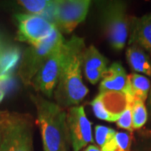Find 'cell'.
Wrapping results in <instances>:
<instances>
[{
	"label": "cell",
	"instance_id": "1",
	"mask_svg": "<svg viewBox=\"0 0 151 151\" xmlns=\"http://www.w3.org/2000/svg\"><path fill=\"white\" fill-rule=\"evenodd\" d=\"M70 40V54L54 91L56 103L63 108L80 103L88 93L81 76L83 54L86 50L84 40L73 36Z\"/></svg>",
	"mask_w": 151,
	"mask_h": 151
},
{
	"label": "cell",
	"instance_id": "2",
	"mask_svg": "<svg viewBox=\"0 0 151 151\" xmlns=\"http://www.w3.org/2000/svg\"><path fill=\"white\" fill-rule=\"evenodd\" d=\"M37 110L44 151H67L70 134L65 108L40 96H33Z\"/></svg>",
	"mask_w": 151,
	"mask_h": 151
},
{
	"label": "cell",
	"instance_id": "3",
	"mask_svg": "<svg viewBox=\"0 0 151 151\" xmlns=\"http://www.w3.org/2000/svg\"><path fill=\"white\" fill-rule=\"evenodd\" d=\"M65 41L62 34L56 28L50 36L43 42L36 45H30V47L27 49L19 71V75L24 84H31L34 77L49 57Z\"/></svg>",
	"mask_w": 151,
	"mask_h": 151
},
{
	"label": "cell",
	"instance_id": "4",
	"mask_svg": "<svg viewBox=\"0 0 151 151\" xmlns=\"http://www.w3.org/2000/svg\"><path fill=\"white\" fill-rule=\"evenodd\" d=\"M105 35L111 47L115 50L124 48L129 35V20L123 2H107L102 14Z\"/></svg>",
	"mask_w": 151,
	"mask_h": 151
},
{
	"label": "cell",
	"instance_id": "5",
	"mask_svg": "<svg viewBox=\"0 0 151 151\" xmlns=\"http://www.w3.org/2000/svg\"><path fill=\"white\" fill-rule=\"evenodd\" d=\"M70 51V40H68L49 57L31 82L36 91L42 92L48 97L52 96Z\"/></svg>",
	"mask_w": 151,
	"mask_h": 151
},
{
	"label": "cell",
	"instance_id": "6",
	"mask_svg": "<svg viewBox=\"0 0 151 151\" xmlns=\"http://www.w3.org/2000/svg\"><path fill=\"white\" fill-rule=\"evenodd\" d=\"M90 5L89 0H55L52 23L61 34H70L86 19Z\"/></svg>",
	"mask_w": 151,
	"mask_h": 151
},
{
	"label": "cell",
	"instance_id": "7",
	"mask_svg": "<svg viewBox=\"0 0 151 151\" xmlns=\"http://www.w3.org/2000/svg\"><path fill=\"white\" fill-rule=\"evenodd\" d=\"M18 24L17 40L30 45H39L45 40L56 29L55 25L44 17L31 14L15 15Z\"/></svg>",
	"mask_w": 151,
	"mask_h": 151
},
{
	"label": "cell",
	"instance_id": "8",
	"mask_svg": "<svg viewBox=\"0 0 151 151\" xmlns=\"http://www.w3.org/2000/svg\"><path fill=\"white\" fill-rule=\"evenodd\" d=\"M4 138L7 151H33L32 125L25 115L9 114Z\"/></svg>",
	"mask_w": 151,
	"mask_h": 151
},
{
	"label": "cell",
	"instance_id": "9",
	"mask_svg": "<svg viewBox=\"0 0 151 151\" xmlns=\"http://www.w3.org/2000/svg\"><path fill=\"white\" fill-rule=\"evenodd\" d=\"M131 95L120 92H103L91 103L97 119L107 122H117L129 103L134 102Z\"/></svg>",
	"mask_w": 151,
	"mask_h": 151
},
{
	"label": "cell",
	"instance_id": "10",
	"mask_svg": "<svg viewBox=\"0 0 151 151\" xmlns=\"http://www.w3.org/2000/svg\"><path fill=\"white\" fill-rule=\"evenodd\" d=\"M67 125L73 151H80L94 143L92 123L87 119L83 106H73L68 109Z\"/></svg>",
	"mask_w": 151,
	"mask_h": 151
},
{
	"label": "cell",
	"instance_id": "11",
	"mask_svg": "<svg viewBox=\"0 0 151 151\" xmlns=\"http://www.w3.org/2000/svg\"><path fill=\"white\" fill-rule=\"evenodd\" d=\"M102 78L99 87L100 93L120 92L131 95L128 75L124 66L119 62H114L108 67Z\"/></svg>",
	"mask_w": 151,
	"mask_h": 151
},
{
	"label": "cell",
	"instance_id": "12",
	"mask_svg": "<svg viewBox=\"0 0 151 151\" xmlns=\"http://www.w3.org/2000/svg\"><path fill=\"white\" fill-rule=\"evenodd\" d=\"M130 37L129 44L145 49L151 56V14L133 17L129 19Z\"/></svg>",
	"mask_w": 151,
	"mask_h": 151
},
{
	"label": "cell",
	"instance_id": "13",
	"mask_svg": "<svg viewBox=\"0 0 151 151\" xmlns=\"http://www.w3.org/2000/svg\"><path fill=\"white\" fill-rule=\"evenodd\" d=\"M82 65L86 79L90 83L96 84L108 69V60L94 45H90L84 51Z\"/></svg>",
	"mask_w": 151,
	"mask_h": 151
},
{
	"label": "cell",
	"instance_id": "14",
	"mask_svg": "<svg viewBox=\"0 0 151 151\" xmlns=\"http://www.w3.org/2000/svg\"><path fill=\"white\" fill-rule=\"evenodd\" d=\"M126 56L129 65L134 71L151 76V60L139 46L131 45L127 49Z\"/></svg>",
	"mask_w": 151,
	"mask_h": 151
},
{
	"label": "cell",
	"instance_id": "15",
	"mask_svg": "<svg viewBox=\"0 0 151 151\" xmlns=\"http://www.w3.org/2000/svg\"><path fill=\"white\" fill-rule=\"evenodd\" d=\"M17 3L29 14L44 17L51 23L53 21L55 4V0H20Z\"/></svg>",
	"mask_w": 151,
	"mask_h": 151
},
{
	"label": "cell",
	"instance_id": "16",
	"mask_svg": "<svg viewBox=\"0 0 151 151\" xmlns=\"http://www.w3.org/2000/svg\"><path fill=\"white\" fill-rule=\"evenodd\" d=\"M131 95L135 100L145 102L150 91V81L145 76L131 73L128 76Z\"/></svg>",
	"mask_w": 151,
	"mask_h": 151
},
{
	"label": "cell",
	"instance_id": "17",
	"mask_svg": "<svg viewBox=\"0 0 151 151\" xmlns=\"http://www.w3.org/2000/svg\"><path fill=\"white\" fill-rule=\"evenodd\" d=\"M19 59L20 51L17 47L10 46L4 49L0 56V76L9 75V72L14 69Z\"/></svg>",
	"mask_w": 151,
	"mask_h": 151
},
{
	"label": "cell",
	"instance_id": "18",
	"mask_svg": "<svg viewBox=\"0 0 151 151\" xmlns=\"http://www.w3.org/2000/svg\"><path fill=\"white\" fill-rule=\"evenodd\" d=\"M131 135L127 132H117L111 140L101 148L103 151H129Z\"/></svg>",
	"mask_w": 151,
	"mask_h": 151
},
{
	"label": "cell",
	"instance_id": "19",
	"mask_svg": "<svg viewBox=\"0 0 151 151\" xmlns=\"http://www.w3.org/2000/svg\"><path fill=\"white\" fill-rule=\"evenodd\" d=\"M132 119L134 129H139L145 126L148 120V112L145 102L134 100L132 105Z\"/></svg>",
	"mask_w": 151,
	"mask_h": 151
},
{
	"label": "cell",
	"instance_id": "20",
	"mask_svg": "<svg viewBox=\"0 0 151 151\" xmlns=\"http://www.w3.org/2000/svg\"><path fill=\"white\" fill-rule=\"evenodd\" d=\"M117 133L116 130L103 125H97L95 127V139L100 148H103L106 144L113 139Z\"/></svg>",
	"mask_w": 151,
	"mask_h": 151
},
{
	"label": "cell",
	"instance_id": "21",
	"mask_svg": "<svg viewBox=\"0 0 151 151\" xmlns=\"http://www.w3.org/2000/svg\"><path fill=\"white\" fill-rule=\"evenodd\" d=\"M132 105L133 102L129 103L127 108H125L118 121L116 122L117 126L122 129L133 131V119H132Z\"/></svg>",
	"mask_w": 151,
	"mask_h": 151
},
{
	"label": "cell",
	"instance_id": "22",
	"mask_svg": "<svg viewBox=\"0 0 151 151\" xmlns=\"http://www.w3.org/2000/svg\"><path fill=\"white\" fill-rule=\"evenodd\" d=\"M9 113L7 112H0V144L3 140V136L5 129L7 120Z\"/></svg>",
	"mask_w": 151,
	"mask_h": 151
},
{
	"label": "cell",
	"instance_id": "23",
	"mask_svg": "<svg viewBox=\"0 0 151 151\" xmlns=\"http://www.w3.org/2000/svg\"><path fill=\"white\" fill-rule=\"evenodd\" d=\"M0 151H7V143L3 136V140L0 144Z\"/></svg>",
	"mask_w": 151,
	"mask_h": 151
},
{
	"label": "cell",
	"instance_id": "24",
	"mask_svg": "<svg viewBox=\"0 0 151 151\" xmlns=\"http://www.w3.org/2000/svg\"><path fill=\"white\" fill-rule=\"evenodd\" d=\"M4 46H3V43H2V41H1V39H0V56H1V55L3 53V50H4Z\"/></svg>",
	"mask_w": 151,
	"mask_h": 151
},
{
	"label": "cell",
	"instance_id": "25",
	"mask_svg": "<svg viewBox=\"0 0 151 151\" xmlns=\"http://www.w3.org/2000/svg\"><path fill=\"white\" fill-rule=\"evenodd\" d=\"M149 103L151 106V86H150V98H149Z\"/></svg>",
	"mask_w": 151,
	"mask_h": 151
}]
</instances>
